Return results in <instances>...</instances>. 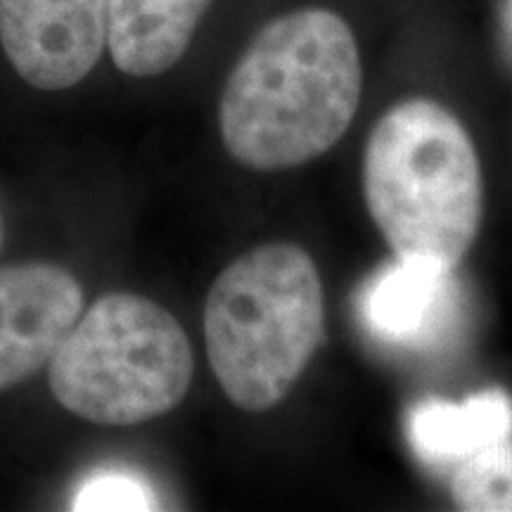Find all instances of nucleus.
Segmentation results:
<instances>
[{"instance_id":"nucleus-1","label":"nucleus","mask_w":512,"mask_h":512,"mask_svg":"<svg viewBox=\"0 0 512 512\" xmlns=\"http://www.w3.org/2000/svg\"><path fill=\"white\" fill-rule=\"evenodd\" d=\"M363 91L354 31L337 12L306 8L268 22L223 88L226 150L256 171L325 155L354 121Z\"/></svg>"},{"instance_id":"nucleus-2","label":"nucleus","mask_w":512,"mask_h":512,"mask_svg":"<svg viewBox=\"0 0 512 512\" xmlns=\"http://www.w3.org/2000/svg\"><path fill=\"white\" fill-rule=\"evenodd\" d=\"M375 226L399 259L456 268L482 221V169L465 126L434 100L399 102L363 157Z\"/></svg>"},{"instance_id":"nucleus-3","label":"nucleus","mask_w":512,"mask_h":512,"mask_svg":"<svg viewBox=\"0 0 512 512\" xmlns=\"http://www.w3.org/2000/svg\"><path fill=\"white\" fill-rule=\"evenodd\" d=\"M325 337V297L316 261L273 242L235 259L204 306L207 356L221 389L249 413L275 408Z\"/></svg>"},{"instance_id":"nucleus-4","label":"nucleus","mask_w":512,"mask_h":512,"mask_svg":"<svg viewBox=\"0 0 512 512\" xmlns=\"http://www.w3.org/2000/svg\"><path fill=\"white\" fill-rule=\"evenodd\" d=\"M48 366L53 396L69 413L128 427L176 408L195 361L188 335L164 306L112 292L81 313Z\"/></svg>"},{"instance_id":"nucleus-5","label":"nucleus","mask_w":512,"mask_h":512,"mask_svg":"<svg viewBox=\"0 0 512 512\" xmlns=\"http://www.w3.org/2000/svg\"><path fill=\"white\" fill-rule=\"evenodd\" d=\"M0 43L29 86L64 91L93 72L107 46V3L0 0Z\"/></svg>"},{"instance_id":"nucleus-6","label":"nucleus","mask_w":512,"mask_h":512,"mask_svg":"<svg viewBox=\"0 0 512 512\" xmlns=\"http://www.w3.org/2000/svg\"><path fill=\"white\" fill-rule=\"evenodd\" d=\"M81 313L83 290L64 268H0V392L48 366Z\"/></svg>"},{"instance_id":"nucleus-7","label":"nucleus","mask_w":512,"mask_h":512,"mask_svg":"<svg viewBox=\"0 0 512 512\" xmlns=\"http://www.w3.org/2000/svg\"><path fill=\"white\" fill-rule=\"evenodd\" d=\"M458 285L453 268L434 261L399 259L368 280L361 294L366 328L403 349H430L456 323Z\"/></svg>"},{"instance_id":"nucleus-8","label":"nucleus","mask_w":512,"mask_h":512,"mask_svg":"<svg viewBox=\"0 0 512 512\" xmlns=\"http://www.w3.org/2000/svg\"><path fill=\"white\" fill-rule=\"evenodd\" d=\"M107 48L119 72L159 76L181 62L211 0H105Z\"/></svg>"},{"instance_id":"nucleus-9","label":"nucleus","mask_w":512,"mask_h":512,"mask_svg":"<svg viewBox=\"0 0 512 512\" xmlns=\"http://www.w3.org/2000/svg\"><path fill=\"white\" fill-rule=\"evenodd\" d=\"M406 434L422 463L456 467L472 453L512 439V399L489 389L460 403L422 401L408 413Z\"/></svg>"},{"instance_id":"nucleus-10","label":"nucleus","mask_w":512,"mask_h":512,"mask_svg":"<svg viewBox=\"0 0 512 512\" xmlns=\"http://www.w3.org/2000/svg\"><path fill=\"white\" fill-rule=\"evenodd\" d=\"M451 496L460 510L512 512V439L486 446L453 467Z\"/></svg>"},{"instance_id":"nucleus-11","label":"nucleus","mask_w":512,"mask_h":512,"mask_svg":"<svg viewBox=\"0 0 512 512\" xmlns=\"http://www.w3.org/2000/svg\"><path fill=\"white\" fill-rule=\"evenodd\" d=\"M157 494L138 475L126 470H102L83 479L72 498L76 512L157 510Z\"/></svg>"}]
</instances>
